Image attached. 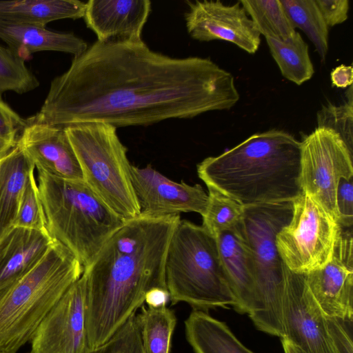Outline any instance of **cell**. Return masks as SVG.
<instances>
[{"label":"cell","instance_id":"1","mask_svg":"<svg viewBox=\"0 0 353 353\" xmlns=\"http://www.w3.org/2000/svg\"><path fill=\"white\" fill-rule=\"evenodd\" d=\"M239 99L233 75L210 59L172 57L143 40H97L51 81L30 120L61 128L148 126L228 110Z\"/></svg>","mask_w":353,"mask_h":353},{"label":"cell","instance_id":"2","mask_svg":"<svg viewBox=\"0 0 353 353\" xmlns=\"http://www.w3.org/2000/svg\"><path fill=\"white\" fill-rule=\"evenodd\" d=\"M179 215L125 219L83 268L90 349L107 341L154 289L167 290L165 261Z\"/></svg>","mask_w":353,"mask_h":353},{"label":"cell","instance_id":"3","mask_svg":"<svg viewBox=\"0 0 353 353\" xmlns=\"http://www.w3.org/2000/svg\"><path fill=\"white\" fill-rule=\"evenodd\" d=\"M301 142L272 129L255 133L223 153L197 165L199 178L243 206L293 201L300 183Z\"/></svg>","mask_w":353,"mask_h":353},{"label":"cell","instance_id":"4","mask_svg":"<svg viewBox=\"0 0 353 353\" xmlns=\"http://www.w3.org/2000/svg\"><path fill=\"white\" fill-rule=\"evenodd\" d=\"M83 272L74 255L54 241L36 265L0 289V353H17L30 342L44 317Z\"/></svg>","mask_w":353,"mask_h":353},{"label":"cell","instance_id":"5","mask_svg":"<svg viewBox=\"0 0 353 353\" xmlns=\"http://www.w3.org/2000/svg\"><path fill=\"white\" fill-rule=\"evenodd\" d=\"M38 189L50 236L67 248L83 268L125 219L112 210L83 181L38 171Z\"/></svg>","mask_w":353,"mask_h":353},{"label":"cell","instance_id":"6","mask_svg":"<svg viewBox=\"0 0 353 353\" xmlns=\"http://www.w3.org/2000/svg\"><path fill=\"white\" fill-rule=\"evenodd\" d=\"M165 281L172 305L205 311L238 303L228 282L216 238L202 225L181 220L168 245Z\"/></svg>","mask_w":353,"mask_h":353},{"label":"cell","instance_id":"7","mask_svg":"<svg viewBox=\"0 0 353 353\" xmlns=\"http://www.w3.org/2000/svg\"><path fill=\"white\" fill-rule=\"evenodd\" d=\"M292 214V201L244 206L239 223L255 270L254 300L248 315L259 330L281 338L283 337L285 265L276 239Z\"/></svg>","mask_w":353,"mask_h":353},{"label":"cell","instance_id":"8","mask_svg":"<svg viewBox=\"0 0 353 353\" xmlns=\"http://www.w3.org/2000/svg\"><path fill=\"white\" fill-rule=\"evenodd\" d=\"M63 128L88 186L123 219L139 216L141 209L132 183V165L117 128L103 123Z\"/></svg>","mask_w":353,"mask_h":353},{"label":"cell","instance_id":"9","mask_svg":"<svg viewBox=\"0 0 353 353\" xmlns=\"http://www.w3.org/2000/svg\"><path fill=\"white\" fill-rule=\"evenodd\" d=\"M292 203V219L278 233L276 248L290 270L307 274L323 268L330 261L341 226L321 205L303 192Z\"/></svg>","mask_w":353,"mask_h":353},{"label":"cell","instance_id":"10","mask_svg":"<svg viewBox=\"0 0 353 353\" xmlns=\"http://www.w3.org/2000/svg\"><path fill=\"white\" fill-rule=\"evenodd\" d=\"M300 142L302 192L338 221L336 189L341 179L353 177V154L339 134L325 128L317 127Z\"/></svg>","mask_w":353,"mask_h":353},{"label":"cell","instance_id":"11","mask_svg":"<svg viewBox=\"0 0 353 353\" xmlns=\"http://www.w3.org/2000/svg\"><path fill=\"white\" fill-rule=\"evenodd\" d=\"M85 303V281L81 275L39 324L30 341V353H87Z\"/></svg>","mask_w":353,"mask_h":353},{"label":"cell","instance_id":"12","mask_svg":"<svg viewBox=\"0 0 353 353\" xmlns=\"http://www.w3.org/2000/svg\"><path fill=\"white\" fill-rule=\"evenodd\" d=\"M285 274L283 338L305 353H334L325 314L308 288L305 274L292 272L285 265Z\"/></svg>","mask_w":353,"mask_h":353},{"label":"cell","instance_id":"13","mask_svg":"<svg viewBox=\"0 0 353 353\" xmlns=\"http://www.w3.org/2000/svg\"><path fill=\"white\" fill-rule=\"evenodd\" d=\"M185 13L187 31L197 41L221 40L254 54L261 44V34L239 1L226 5L221 1H186Z\"/></svg>","mask_w":353,"mask_h":353},{"label":"cell","instance_id":"14","mask_svg":"<svg viewBox=\"0 0 353 353\" xmlns=\"http://www.w3.org/2000/svg\"><path fill=\"white\" fill-rule=\"evenodd\" d=\"M131 177L141 215L159 217L192 212L203 216L205 212L208 195L199 184L173 181L151 165H132Z\"/></svg>","mask_w":353,"mask_h":353},{"label":"cell","instance_id":"15","mask_svg":"<svg viewBox=\"0 0 353 353\" xmlns=\"http://www.w3.org/2000/svg\"><path fill=\"white\" fill-rule=\"evenodd\" d=\"M352 228L341 231L330 261L305 274L315 301L327 316L353 317V250Z\"/></svg>","mask_w":353,"mask_h":353},{"label":"cell","instance_id":"16","mask_svg":"<svg viewBox=\"0 0 353 353\" xmlns=\"http://www.w3.org/2000/svg\"><path fill=\"white\" fill-rule=\"evenodd\" d=\"M17 143L38 171L71 181H83L80 165L63 128L31 120Z\"/></svg>","mask_w":353,"mask_h":353},{"label":"cell","instance_id":"17","mask_svg":"<svg viewBox=\"0 0 353 353\" xmlns=\"http://www.w3.org/2000/svg\"><path fill=\"white\" fill-rule=\"evenodd\" d=\"M151 9L149 0H90L83 19L99 41H139Z\"/></svg>","mask_w":353,"mask_h":353},{"label":"cell","instance_id":"18","mask_svg":"<svg viewBox=\"0 0 353 353\" xmlns=\"http://www.w3.org/2000/svg\"><path fill=\"white\" fill-rule=\"evenodd\" d=\"M54 240L47 230L12 226L0 237V289L30 270Z\"/></svg>","mask_w":353,"mask_h":353},{"label":"cell","instance_id":"19","mask_svg":"<svg viewBox=\"0 0 353 353\" xmlns=\"http://www.w3.org/2000/svg\"><path fill=\"white\" fill-rule=\"evenodd\" d=\"M239 223L215 238L228 282L238 303L236 311L248 314L254 300L255 270Z\"/></svg>","mask_w":353,"mask_h":353},{"label":"cell","instance_id":"20","mask_svg":"<svg viewBox=\"0 0 353 353\" xmlns=\"http://www.w3.org/2000/svg\"><path fill=\"white\" fill-rule=\"evenodd\" d=\"M0 39L24 57L40 51H58L74 56L83 52L87 43L72 32L49 30L46 26L11 23L0 21Z\"/></svg>","mask_w":353,"mask_h":353},{"label":"cell","instance_id":"21","mask_svg":"<svg viewBox=\"0 0 353 353\" xmlns=\"http://www.w3.org/2000/svg\"><path fill=\"white\" fill-rule=\"evenodd\" d=\"M34 168L18 143L0 158V237L13 225L29 174Z\"/></svg>","mask_w":353,"mask_h":353},{"label":"cell","instance_id":"22","mask_svg":"<svg viewBox=\"0 0 353 353\" xmlns=\"http://www.w3.org/2000/svg\"><path fill=\"white\" fill-rule=\"evenodd\" d=\"M85 3L79 0L0 1V21L46 26L53 21L83 18Z\"/></svg>","mask_w":353,"mask_h":353},{"label":"cell","instance_id":"23","mask_svg":"<svg viewBox=\"0 0 353 353\" xmlns=\"http://www.w3.org/2000/svg\"><path fill=\"white\" fill-rule=\"evenodd\" d=\"M186 339L195 353H254L228 325L205 311L194 310L185 321Z\"/></svg>","mask_w":353,"mask_h":353},{"label":"cell","instance_id":"24","mask_svg":"<svg viewBox=\"0 0 353 353\" xmlns=\"http://www.w3.org/2000/svg\"><path fill=\"white\" fill-rule=\"evenodd\" d=\"M265 39L283 77L298 85L312 77L314 68L310 57L308 45L299 32H296L284 41Z\"/></svg>","mask_w":353,"mask_h":353},{"label":"cell","instance_id":"25","mask_svg":"<svg viewBox=\"0 0 353 353\" xmlns=\"http://www.w3.org/2000/svg\"><path fill=\"white\" fill-rule=\"evenodd\" d=\"M145 353H170L171 338L176 323L173 310L166 305L142 306L136 314Z\"/></svg>","mask_w":353,"mask_h":353},{"label":"cell","instance_id":"26","mask_svg":"<svg viewBox=\"0 0 353 353\" xmlns=\"http://www.w3.org/2000/svg\"><path fill=\"white\" fill-rule=\"evenodd\" d=\"M239 3L265 39L284 41L296 32L281 0H241Z\"/></svg>","mask_w":353,"mask_h":353},{"label":"cell","instance_id":"27","mask_svg":"<svg viewBox=\"0 0 353 353\" xmlns=\"http://www.w3.org/2000/svg\"><path fill=\"white\" fill-rule=\"evenodd\" d=\"M294 28L302 30L315 47L322 61L328 51V26L314 0H281Z\"/></svg>","mask_w":353,"mask_h":353},{"label":"cell","instance_id":"28","mask_svg":"<svg viewBox=\"0 0 353 353\" xmlns=\"http://www.w3.org/2000/svg\"><path fill=\"white\" fill-rule=\"evenodd\" d=\"M208 188V202L203 217V225L214 236L235 227L241 220L244 206L232 198Z\"/></svg>","mask_w":353,"mask_h":353},{"label":"cell","instance_id":"29","mask_svg":"<svg viewBox=\"0 0 353 353\" xmlns=\"http://www.w3.org/2000/svg\"><path fill=\"white\" fill-rule=\"evenodd\" d=\"M25 60L10 48L0 46V99L6 91L23 94L39 85L37 77L26 67Z\"/></svg>","mask_w":353,"mask_h":353},{"label":"cell","instance_id":"30","mask_svg":"<svg viewBox=\"0 0 353 353\" xmlns=\"http://www.w3.org/2000/svg\"><path fill=\"white\" fill-rule=\"evenodd\" d=\"M345 101L341 105H322L316 114L317 127L330 129L343 140L353 154V98L352 85L345 92Z\"/></svg>","mask_w":353,"mask_h":353},{"label":"cell","instance_id":"31","mask_svg":"<svg viewBox=\"0 0 353 353\" xmlns=\"http://www.w3.org/2000/svg\"><path fill=\"white\" fill-rule=\"evenodd\" d=\"M34 169L28 181L19 202V209L12 226L37 230H47L43 205L39 197Z\"/></svg>","mask_w":353,"mask_h":353},{"label":"cell","instance_id":"32","mask_svg":"<svg viewBox=\"0 0 353 353\" xmlns=\"http://www.w3.org/2000/svg\"><path fill=\"white\" fill-rule=\"evenodd\" d=\"M87 353H145L136 313L107 341L95 348L90 349Z\"/></svg>","mask_w":353,"mask_h":353},{"label":"cell","instance_id":"33","mask_svg":"<svg viewBox=\"0 0 353 353\" xmlns=\"http://www.w3.org/2000/svg\"><path fill=\"white\" fill-rule=\"evenodd\" d=\"M27 121L0 99V158L17 143Z\"/></svg>","mask_w":353,"mask_h":353},{"label":"cell","instance_id":"34","mask_svg":"<svg viewBox=\"0 0 353 353\" xmlns=\"http://www.w3.org/2000/svg\"><path fill=\"white\" fill-rule=\"evenodd\" d=\"M325 316L334 353H353V317Z\"/></svg>","mask_w":353,"mask_h":353},{"label":"cell","instance_id":"35","mask_svg":"<svg viewBox=\"0 0 353 353\" xmlns=\"http://www.w3.org/2000/svg\"><path fill=\"white\" fill-rule=\"evenodd\" d=\"M336 207L339 225L345 228L353 223V177L341 179L336 193Z\"/></svg>","mask_w":353,"mask_h":353},{"label":"cell","instance_id":"36","mask_svg":"<svg viewBox=\"0 0 353 353\" xmlns=\"http://www.w3.org/2000/svg\"><path fill=\"white\" fill-rule=\"evenodd\" d=\"M321 15L329 27L341 24L348 18V0H314Z\"/></svg>","mask_w":353,"mask_h":353},{"label":"cell","instance_id":"37","mask_svg":"<svg viewBox=\"0 0 353 353\" xmlns=\"http://www.w3.org/2000/svg\"><path fill=\"white\" fill-rule=\"evenodd\" d=\"M332 85L339 88H346L352 85L353 68L352 65L344 64L336 67L330 73Z\"/></svg>","mask_w":353,"mask_h":353},{"label":"cell","instance_id":"38","mask_svg":"<svg viewBox=\"0 0 353 353\" xmlns=\"http://www.w3.org/2000/svg\"><path fill=\"white\" fill-rule=\"evenodd\" d=\"M170 301V295L167 290L154 289L146 296L145 303L148 306L159 307L166 305Z\"/></svg>","mask_w":353,"mask_h":353},{"label":"cell","instance_id":"39","mask_svg":"<svg viewBox=\"0 0 353 353\" xmlns=\"http://www.w3.org/2000/svg\"><path fill=\"white\" fill-rule=\"evenodd\" d=\"M281 342L285 353H305L283 338H281Z\"/></svg>","mask_w":353,"mask_h":353},{"label":"cell","instance_id":"40","mask_svg":"<svg viewBox=\"0 0 353 353\" xmlns=\"http://www.w3.org/2000/svg\"><path fill=\"white\" fill-rule=\"evenodd\" d=\"M29 353H30V352Z\"/></svg>","mask_w":353,"mask_h":353}]
</instances>
